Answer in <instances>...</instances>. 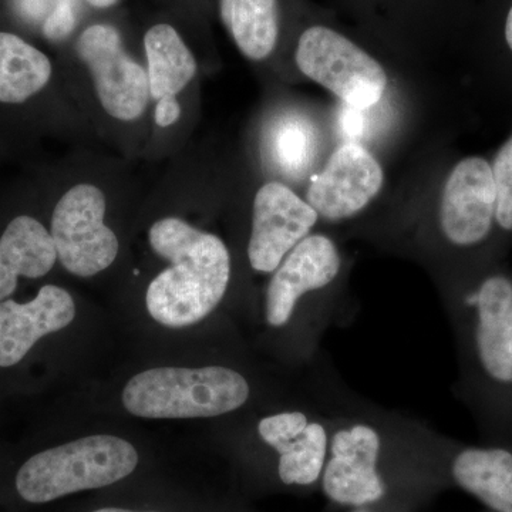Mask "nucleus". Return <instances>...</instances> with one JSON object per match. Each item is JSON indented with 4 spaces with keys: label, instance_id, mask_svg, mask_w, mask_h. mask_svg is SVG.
Returning a JSON list of instances; mask_svg holds the SVG:
<instances>
[{
    "label": "nucleus",
    "instance_id": "f8f14e48",
    "mask_svg": "<svg viewBox=\"0 0 512 512\" xmlns=\"http://www.w3.org/2000/svg\"><path fill=\"white\" fill-rule=\"evenodd\" d=\"M259 436L279 454V477L286 485H312L322 477L329 453V433L319 420L303 412L264 417Z\"/></svg>",
    "mask_w": 512,
    "mask_h": 512
},
{
    "label": "nucleus",
    "instance_id": "0eeeda50",
    "mask_svg": "<svg viewBox=\"0 0 512 512\" xmlns=\"http://www.w3.org/2000/svg\"><path fill=\"white\" fill-rule=\"evenodd\" d=\"M318 212L288 185L271 181L259 188L252 208L248 259L252 269L274 274L285 256L311 235Z\"/></svg>",
    "mask_w": 512,
    "mask_h": 512
},
{
    "label": "nucleus",
    "instance_id": "39448f33",
    "mask_svg": "<svg viewBox=\"0 0 512 512\" xmlns=\"http://www.w3.org/2000/svg\"><path fill=\"white\" fill-rule=\"evenodd\" d=\"M106 197L93 184H77L64 192L52 217L57 259L70 274L90 278L119 255V239L106 224Z\"/></svg>",
    "mask_w": 512,
    "mask_h": 512
},
{
    "label": "nucleus",
    "instance_id": "4be33fe9",
    "mask_svg": "<svg viewBox=\"0 0 512 512\" xmlns=\"http://www.w3.org/2000/svg\"><path fill=\"white\" fill-rule=\"evenodd\" d=\"M76 28L74 0H57L55 8L46 16L43 33L49 40L59 42Z\"/></svg>",
    "mask_w": 512,
    "mask_h": 512
},
{
    "label": "nucleus",
    "instance_id": "f03ea898",
    "mask_svg": "<svg viewBox=\"0 0 512 512\" xmlns=\"http://www.w3.org/2000/svg\"><path fill=\"white\" fill-rule=\"evenodd\" d=\"M249 393L247 379L228 367H157L127 383L123 404L146 419H195L235 412L248 402Z\"/></svg>",
    "mask_w": 512,
    "mask_h": 512
},
{
    "label": "nucleus",
    "instance_id": "b1692460",
    "mask_svg": "<svg viewBox=\"0 0 512 512\" xmlns=\"http://www.w3.org/2000/svg\"><path fill=\"white\" fill-rule=\"evenodd\" d=\"M505 40H507L508 47L512 50V6L508 12L507 23H505Z\"/></svg>",
    "mask_w": 512,
    "mask_h": 512
},
{
    "label": "nucleus",
    "instance_id": "ddd939ff",
    "mask_svg": "<svg viewBox=\"0 0 512 512\" xmlns=\"http://www.w3.org/2000/svg\"><path fill=\"white\" fill-rule=\"evenodd\" d=\"M76 305L66 289L45 285L28 303L0 302V367L22 362L37 340L73 322Z\"/></svg>",
    "mask_w": 512,
    "mask_h": 512
},
{
    "label": "nucleus",
    "instance_id": "9d476101",
    "mask_svg": "<svg viewBox=\"0 0 512 512\" xmlns=\"http://www.w3.org/2000/svg\"><path fill=\"white\" fill-rule=\"evenodd\" d=\"M497 208L491 165L467 157L448 174L440 202V228L450 244L471 247L490 234Z\"/></svg>",
    "mask_w": 512,
    "mask_h": 512
},
{
    "label": "nucleus",
    "instance_id": "a211bd4d",
    "mask_svg": "<svg viewBox=\"0 0 512 512\" xmlns=\"http://www.w3.org/2000/svg\"><path fill=\"white\" fill-rule=\"evenodd\" d=\"M220 12L242 55L261 62L274 53L279 36L278 0H220Z\"/></svg>",
    "mask_w": 512,
    "mask_h": 512
},
{
    "label": "nucleus",
    "instance_id": "6ab92c4d",
    "mask_svg": "<svg viewBox=\"0 0 512 512\" xmlns=\"http://www.w3.org/2000/svg\"><path fill=\"white\" fill-rule=\"evenodd\" d=\"M52 72L45 53L19 36L0 32V103L29 100L45 89Z\"/></svg>",
    "mask_w": 512,
    "mask_h": 512
},
{
    "label": "nucleus",
    "instance_id": "a878e982",
    "mask_svg": "<svg viewBox=\"0 0 512 512\" xmlns=\"http://www.w3.org/2000/svg\"><path fill=\"white\" fill-rule=\"evenodd\" d=\"M93 512H138V511L121 510V508H101V510H97V511H93Z\"/></svg>",
    "mask_w": 512,
    "mask_h": 512
},
{
    "label": "nucleus",
    "instance_id": "2eb2a0df",
    "mask_svg": "<svg viewBox=\"0 0 512 512\" xmlns=\"http://www.w3.org/2000/svg\"><path fill=\"white\" fill-rule=\"evenodd\" d=\"M56 259L50 232L29 215L16 217L0 237V302L16 291L19 276L42 278Z\"/></svg>",
    "mask_w": 512,
    "mask_h": 512
},
{
    "label": "nucleus",
    "instance_id": "20e7f679",
    "mask_svg": "<svg viewBox=\"0 0 512 512\" xmlns=\"http://www.w3.org/2000/svg\"><path fill=\"white\" fill-rule=\"evenodd\" d=\"M295 60L303 76L355 110L376 106L387 87L382 64L326 26H312L302 33Z\"/></svg>",
    "mask_w": 512,
    "mask_h": 512
},
{
    "label": "nucleus",
    "instance_id": "423d86ee",
    "mask_svg": "<svg viewBox=\"0 0 512 512\" xmlns=\"http://www.w3.org/2000/svg\"><path fill=\"white\" fill-rule=\"evenodd\" d=\"M77 53L93 77L101 106L113 119L134 121L150 100L144 67L124 50L120 33L110 25H93L77 40Z\"/></svg>",
    "mask_w": 512,
    "mask_h": 512
},
{
    "label": "nucleus",
    "instance_id": "bb28decb",
    "mask_svg": "<svg viewBox=\"0 0 512 512\" xmlns=\"http://www.w3.org/2000/svg\"><path fill=\"white\" fill-rule=\"evenodd\" d=\"M355 512H365V511H355Z\"/></svg>",
    "mask_w": 512,
    "mask_h": 512
},
{
    "label": "nucleus",
    "instance_id": "393cba45",
    "mask_svg": "<svg viewBox=\"0 0 512 512\" xmlns=\"http://www.w3.org/2000/svg\"><path fill=\"white\" fill-rule=\"evenodd\" d=\"M87 3L94 6V8H110V6L116 5L119 0H86Z\"/></svg>",
    "mask_w": 512,
    "mask_h": 512
},
{
    "label": "nucleus",
    "instance_id": "f257e3e1",
    "mask_svg": "<svg viewBox=\"0 0 512 512\" xmlns=\"http://www.w3.org/2000/svg\"><path fill=\"white\" fill-rule=\"evenodd\" d=\"M148 239L153 251L171 262L148 286L151 318L174 329L207 318L220 305L231 279L227 245L217 235L175 217L157 221Z\"/></svg>",
    "mask_w": 512,
    "mask_h": 512
},
{
    "label": "nucleus",
    "instance_id": "7ed1b4c3",
    "mask_svg": "<svg viewBox=\"0 0 512 512\" xmlns=\"http://www.w3.org/2000/svg\"><path fill=\"white\" fill-rule=\"evenodd\" d=\"M137 464L133 444L97 434L29 458L20 467L16 488L29 503H50L64 495L117 483L130 476Z\"/></svg>",
    "mask_w": 512,
    "mask_h": 512
},
{
    "label": "nucleus",
    "instance_id": "f3484780",
    "mask_svg": "<svg viewBox=\"0 0 512 512\" xmlns=\"http://www.w3.org/2000/svg\"><path fill=\"white\" fill-rule=\"evenodd\" d=\"M150 96H177L197 74V62L173 26H153L144 36Z\"/></svg>",
    "mask_w": 512,
    "mask_h": 512
},
{
    "label": "nucleus",
    "instance_id": "aec40b11",
    "mask_svg": "<svg viewBox=\"0 0 512 512\" xmlns=\"http://www.w3.org/2000/svg\"><path fill=\"white\" fill-rule=\"evenodd\" d=\"M491 170L497 191L495 221L505 231H512V136L498 150Z\"/></svg>",
    "mask_w": 512,
    "mask_h": 512
},
{
    "label": "nucleus",
    "instance_id": "dca6fc26",
    "mask_svg": "<svg viewBox=\"0 0 512 512\" xmlns=\"http://www.w3.org/2000/svg\"><path fill=\"white\" fill-rule=\"evenodd\" d=\"M453 477L467 493L497 512H512V454L504 448H466L453 461Z\"/></svg>",
    "mask_w": 512,
    "mask_h": 512
},
{
    "label": "nucleus",
    "instance_id": "412c9836",
    "mask_svg": "<svg viewBox=\"0 0 512 512\" xmlns=\"http://www.w3.org/2000/svg\"><path fill=\"white\" fill-rule=\"evenodd\" d=\"M309 137L306 127L301 123H285L278 133V161L282 167L289 171H295V168H301L309 157Z\"/></svg>",
    "mask_w": 512,
    "mask_h": 512
},
{
    "label": "nucleus",
    "instance_id": "1a4fd4ad",
    "mask_svg": "<svg viewBox=\"0 0 512 512\" xmlns=\"http://www.w3.org/2000/svg\"><path fill=\"white\" fill-rule=\"evenodd\" d=\"M379 431L367 423H353L333 433L322 487L333 503L363 507L382 500L386 488L377 471Z\"/></svg>",
    "mask_w": 512,
    "mask_h": 512
},
{
    "label": "nucleus",
    "instance_id": "4468645a",
    "mask_svg": "<svg viewBox=\"0 0 512 512\" xmlns=\"http://www.w3.org/2000/svg\"><path fill=\"white\" fill-rule=\"evenodd\" d=\"M478 357L488 376L512 383V282L493 276L477 293Z\"/></svg>",
    "mask_w": 512,
    "mask_h": 512
},
{
    "label": "nucleus",
    "instance_id": "5701e85b",
    "mask_svg": "<svg viewBox=\"0 0 512 512\" xmlns=\"http://www.w3.org/2000/svg\"><path fill=\"white\" fill-rule=\"evenodd\" d=\"M181 106L177 97L167 96L157 101L156 106V123L160 127L173 126L175 121L180 119Z\"/></svg>",
    "mask_w": 512,
    "mask_h": 512
},
{
    "label": "nucleus",
    "instance_id": "9b49d317",
    "mask_svg": "<svg viewBox=\"0 0 512 512\" xmlns=\"http://www.w3.org/2000/svg\"><path fill=\"white\" fill-rule=\"evenodd\" d=\"M342 258L335 242L311 234L299 242L276 268L266 291V322L282 328L306 293L320 291L338 278Z\"/></svg>",
    "mask_w": 512,
    "mask_h": 512
},
{
    "label": "nucleus",
    "instance_id": "6e6552de",
    "mask_svg": "<svg viewBox=\"0 0 512 512\" xmlns=\"http://www.w3.org/2000/svg\"><path fill=\"white\" fill-rule=\"evenodd\" d=\"M384 184V171L366 147L343 144L333 151L320 173L313 175L306 201L319 218L340 222L369 207Z\"/></svg>",
    "mask_w": 512,
    "mask_h": 512
}]
</instances>
